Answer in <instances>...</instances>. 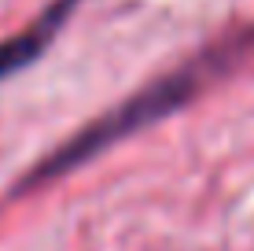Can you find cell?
Here are the masks:
<instances>
[{
  "label": "cell",
  "instance_id": "cell-1",
  "mask_svg": "<svg viewBox=\"0 0 254 251\" xmlns=\"http://www.w3.org/2000/svg\"><path fill=\"white\" fill-rule=\"evenodd\" d=\"M191 85H195V71H181V74H170L162 85H155V89H147L144 96L122 103V107L115 111V115L100 118L96 126H89L85 133H77L74 141L66 144L63 152H56L52 159L45 163V170L41 174H59V170H70L77 167L81 159H89V155H96L100 148H107L111 141H118V137L133 133V129L155 122L159 115H166V111H173L181 100L191 92Z\"/></svg>",
  "mask_w": 254,
  "mask_h": 251
},
{
  "label": "cell",
  "instance_id": "cell-2",
  "mask_svg": "<svg viewBox=\"0 0 254 251\" xmlns=\"http://www.w3.org/2000/svg\"><path fill=\"white\" fill-rule=\"evenodd\" d=\"M74 4H77V0H59L56 7H48V11H45V19H37L33 26H26V30L15 33V37L0 41V82L11 78L15 71H22L26 63H33V59L45 52L48 37L63 26V19L70 15V7H74Z\"/></svg>",
  "mask_w": 254,
  "mask_h": 251
}]
</instances>
